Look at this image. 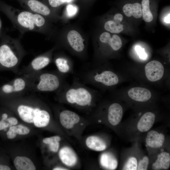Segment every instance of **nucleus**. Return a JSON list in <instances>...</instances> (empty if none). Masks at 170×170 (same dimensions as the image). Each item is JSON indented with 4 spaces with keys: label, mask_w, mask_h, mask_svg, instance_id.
<instances>
[{
    "label": "nucleus",
    "mask_w": 170,
    "mask_h": 170,
    "mask_svg": "<svg viewBox=\"0 0 170 170\" xmlns=\"http://www.w3.org/2000/svg\"><path fill=\"white\" fill-rule=\"evenodd\" d=\"M27 10L44 17L50 15L51 11L45 4L38 0H17Z\"/></svg>",
    "instance_id": "obj_10"
},
{
    "label": "nucleus",
    "mask_w": 170,
    "mask_h": 170,
    "mask_svg": "<svg viewBox=\"0 0 170 170\" xmlns=\"http://www.w3.org/2000/svg\"><path fill=\"white\" fill-rule=\"evenodd\" d=\"M6 134L7 138L9 139H13L16 137L17 134L14 129V125L9 128Z\"/></svg>",
    "instance_id": "obj_32"
},
{
    "label": "nucleus",
    "mask_w": 170,
    "mask_h": 170,
    "mask_svg": "<svg viewBox=\"0 0 170 170\" xmlns=\"http://www.w3.org/2000/svg\"><path fill=\"white\" fill-rule=\"evenodd\" d=\"M10 125L9 124L8 122H6V120L4 121L1 119L0 120V131L3 130H6V128Z\"/></svg>",
    "instance_id": "obj_35"
},
{
    "label": "nucleus",
    "mask_w": 170,
    "mask_h": 170,
    "mask_svg": "<svg viewBox=\"0 0 170 170\" xmlns=\"http://www.w3.org/2000/svg\"><path fill=\"white\" fill-rule=\"evenodd\" d=\"M78 10L77 8L75 5L69 4L66 8V12L67 16L69 17H71L74 16Z\"/></svg>",
    "instance_id": "obj_31"
},
{
    "label": "nucleus",
    "mask_w": 170,
    "mask_h": 170,
    "mask_svg": "<svg viewBox=\"0 0 170 170\" xmlns=\"http://www.w3.org/2000/svg\"><path fill=\"white\" fill-rule=\"evenodd\" d=\"M123 19V16L122 14L119 13L116 14L113 20H108L105 23V29L111 33H120L123 30V25L120 24Z\"/></svg>",
    "instance_id": "obj_16"
},
{
    "label": "nucleus",
    "mask_w": 170,
    "mask_h": 170,
    "mask_svg": "<svg viewBox=\"0 0 170 170\" xmlns=\"http://www.w3.org/2000/svg\"><path fill=\"white\" fill-rule=\"evenodd\" d=\"M123 116V109L118 103L112 104L108 109V119L109 123L113 126L118 125Z\"/></svg>",
    "instance_id": "obj_14"
},
{
    "label": "nucleus",
    "mask_w": 170,
    "mask_h": 170,
    "mask_svg": "<svg viewBox=\"0 0 170 170\" xmlns=\"http://www.w3.org/2000/svg\"><path fill=\"white\" fill-rule=\"evenodd\" d=\"M165 136L162 133H159L155 130L149 131L147 133L146 142L149 147L157 148L161 147L164 141Z\"/></svg>",
    "instance_id": "obj_17"
},
{
    "label": "nucleus",
    "mask_w": 170,
    "mask_h": 170,
    "mask_svg": "<svg viewBox=\"0 0 170 170\" xmlns=\"http://www.w3.org/2000/svg\"><path fill=\"white\" fill-rule=\"evenodd\" d=\"M149 0H142V13L144 20L146 22H150L153 19V15L150 8Z\"/></svg>",
    "instance_id": "obj_27"
},
{
    "label": "nucleus",
    "mask_w": 170,
    "mask_h": 170,
    "mask_svg": "<svg viewBox=\"0 0 170 170\" xmlns=\"http://www.w3.org/2000/svg\"><path fill=\"white\" fill-rule=\"evenodd\" d=\"M0 86V98L21 95L30 91L28 75H21Z\"/></svg>",
    "instance_id": "obj_7"
},
{
    "label": "nucleus",
    "mask_w": 170,
    "mask_h": 170,
    "mask_svg": "<svg viewBox=\"0 0 170 170\" xmlns=\"http://www.w3.org/2000/svg\"><path fill=\"white\" fill-rule=\"evenodd\" d=\"M123 11L129 17L133 16L136 18H139L142 15L141 5L138 3L126 4L123 7Z\"/></svg>",
    "instance_id": "obj_24"
},
{
    "label": "nucleus",
    "mask_w": 170,
    "mask_h": 170,
    "mask_svg": "<svg viewBox=\"0 0 170 170\" xmlns=\"http://www.w3.org/2000/svg\"><path fill=\"white\" fill-rule=\"evenodd\" d=\"M67 38L71 47L75 51L82 52L84 49L83 41L81 34L77 31L72 30L68 33Z\"/></svg>",
    "instance_id": "obj_15"
},
{
    "label": "nucleus",
    "mask_w": 170,
    "mask_h": 170,
    "mask_svg": "<svg viewBox=\"0 0 170 170\" xmlns=\"http://www.w3.org/2000/svg\"><path fill=\"white\" fill-rule=\"evenodd\" d=\"M60 140V137L57 135L44 138L43 139L42 142L48 145L50 151L55 153L59 150Z\"/></svg>",
    "instance_id": "obj_26"
},
{
    "label": "nucleus",
    "mask_w": 170,
    "mask_h": 170,
    "mask_svg": "<svg viewBox=\"0 0 170 170\" xmlns=\"http://www.w3.org/2000/svg\"><path fill=\"white\" fill-rule=\"evenodd\" d=\"M16 109L18 115L22 120L28 123H33L37 127H45L49 123V112L47 110L38 105L21 103L17 105Z\"/></svg>",
    "instance_id": "obj_6"
},
{
    "label": "nucleus",
    "mask_w": 170,
    "mask_h": 170,
    "mask_svg": "<svg viewBox=\"0 0 170 170\" xmlns=\"http://www.w3.org/2000/svg\"><path fill=\"white\" fill-rule=\"evenodd\" d=\"M149 163L148 158L144 156L143 159L140 160L138 165L137 169L138 170H146L147 169Z\"/></svg>",
    "instance_id": "obj_30"
},
{
    "label": "nucleus",
    "mask_w": 170,
    "mask_h": 170,
    "mask_svg": "<svg viewBox=\"0 0 170 170\" xmlns=\"http://www.w3.org/2000/svg\"><path fill=\"white\" fill-rule=\"evenodd\" d=\"M99 162L101 166L107 170H115L118 166V162L116 157L108 152H105L101 155Z\"/></svg>",
    "instance_id": "obj_21"
},
{
    "label": "nucleus",
    "mask_w": 170,
    "mask_h": 170,
    "mask_svg": "<svg viewBox=\"0 0 170 170\" xmlns=\"http://www.w3.org/2000/svg\"><path fill=\"white\" fill-rule=\"evenodd\" d=\"M0 45V71H10L17 74L26 52L19 39L8 38Z\"/></svg>",
    "instance_id": "obj_2"
},
{
    "label": "nucleus",
    "mask_w": 170,
    "mask_h": 170,
    "mask_svg": "<svg viewBox=\"0 0 170 170\" xmlns=\"http://www.w3.org/2000/svg\"><path fill=\"white\" fill-rule=\"evenodd\" d=\"M7 14L14 27L22 34L28 31H43L46 21L41 15L12 7L8 8Z\"/></svg>",
    "instance_id": "obj_4"
},
{
    "label": "nucleus",
    "mask_w": 170,
    "mask_h": 170,
    "mask_svg": "<svg viewBox=\"0 0 170 170\" xmlns=\"http://www.w3.org/2000/svg\"><path fill=\"white\" fill-rule=\"evenodd\" d=\"M86 146L89 149L95 151H100L106 148L105 142L99 137L94 135L88 137L85 141Z\"/></svg>",
    "instance_id": "obj_20"
},
{
    "label": "nucleus",
    "mask_w": 170,
    "mask_h": 170,
    "mask_svg": "<svg viewBox=\"0 0 170 170\" xmlns=\"http://www.w3.org/2000/svg\"><path fill=\"white\" fill-rule=\"evenodd\" d=\"M135 49L140 58L143 60L146 59L147 55L145 53L144 49L142 48L140 46H137L135 47Z\"/></svg>",
    "instance_id": "obj_33"
},
{
    "label": "nucleus",
    "mask_w": 170,
    "mask_h": 170,
    "mask_svg": "<svg viewBox=\"0 0 170 170\" xmlns=\"http://www.w3.org/2000/svg\"><path fill=\"white\" fill-rule=\"evenodd\" d=\"M54 63L57 71L60 73L66 75L68 73L73 72V67L68 60L63 57H58L54 60Z\"/></svg>",
    "instance_id": "obj_25"
},
{
    "label": "nucleus",
    "mask_w": 170,
    "mask_h": 170,
    "mask_svg": "<svg viewBox=\"0 0 170 170\" xmlns=\"http://www.w3.org/2000/svg\"><path fill=\"white\" fill-rule=\"evenodd\" d=\"M170 14L168 15L167 16H166L164 18V21L166 23H170Z\"/></svg>",
    "instance_id": "obj_38"
},
{
    "label": "nucleus",
    "mask_w": 170,
    "mask_h": 170,
    "mask_svg": "<svg viewBox=\"0 0 170 170\" xmlns=\"http://www.w3.org/2000/svg\"><path fill=\"white\" fill-rule=\"evenodd\" d=\"M14 127L16 133L19 135H26L30 132V130L28 128L21 124L14 126Z\"/></svg>",
    "instance_id": "obj_29"
},
{
    "label": "nucleus",
    "mask_w": 170,
    "mask_h": 170,
    "mask_svg": "<svg viewBox=\"0 0 170 170\" xmlns=\"http://www.w3.org/2000/svg\"><path fill=\"white\" fill-rule=\"evenodd\" d=\"M6 121L10 125L13 126L16 125L18 122L17 119L15 117H8L6 119Z\"/></svg>",
    "instance_id": "obj_36"
},
{
    "label": "nucleus",
    "mask_w": 170,
    "mask_h": 170,
    "mask_svg": "<svg viewBox=\"0 0 170 170\" xmlns=\"http://www.w3.org/2000/svg\"><path fill=\"white\" fill-rule=\"evenodd\" d=\"M155 119L154 113L148 112L144 113L137 124L138 129L140 132H145L149 130L153 126Z\"/></svg>",
    "instance_id": "obj_19"
},
{
    "label": "nucleus",
    "mask_w": 170,
    "mask_h": 170,
    "mask_svg": "<svg viewBox=\"0 0 170 170\" xmlns=\"http://www.w3.org/2000/svg\"><path fill=\"white\" fill-rule=\"evenodd\" d=\"M59 158L62 163L68 167L75 166L78 161V158L75 151L69 146H64L59 150Z\"/></svg>",
    "instance_id": "obj_12"
},
{
    "label": "nucleus",
    "mask_w": 170,
    "mask_h": 170,
    "mask_svg": "<svg viewBox=\"0 0 170 170\" xmlns=\"http://www.w3.org/2000/svg\"></svg>",
    "instance_id": "obj_40"
},
{
    "label": "nucleus",
    "mask_w": 170,
    "mask_h": 170,
    "mask_svg": "<svg viewBox=\"0 0 170 170\" xmlns=\"http://www.w3.org/2000/svg\"><path fill=\"white\" fill-rule=\"evenodd\" d=\"M128 94L132 99L141 102H146L151 97V92L149 89L142 87L132 88L129 90Z\"/></svg>",
    "instance_id": "obj_13"
},
{
    "label": "nucleus",
    "mask_w": 170,
    "mask_h": 170,
    "mask_svg": "<svg viewBox=\"0 0 170 170\" xmlns=\"http://www.w3.org/2000/svg\"><path fill=\"white\" fill-rule=\"evenodd\" d=\"M144 70L147 78L151 82L160 80L164 74V67L157 60H152L148 63L145 65Z\"/></svg>",
    "instance_id": "obj_9"
},
{
    "label": "nucleus",
    "mask_w": 170,
    "mask_h": 170,
    "mask_svg": "<svg viewBox=\"0 0 170 170\" xmlns=\"http://www.w3.org/2000/svg\"><path fill=\"white\" fill-rule=\"evenodd\" d=\"M170 166V154L163 152L158 155L157 160L152 165V168L154 170L167 169Z\"/></svg>",
    "instance_id": "obj_23"
},
{
    "label": "nucleus",
    "mask_w": 170,
    "mask_h": 170,
    "mask_svg": "<svg viewBox=\"0 0 170 170\" xmlns=\"http://www.w3.org/2000/svg\"><path fill=\"white\" fill-rule=\"evenodd\" d=\"M28 75L30 78V91L33 92L56 93L68 83L65 75L58 71L42 70Z\"/></svg>",
    "instance_id": "obj_3"
},
{
    "label": "nucleus",
    "mask_w": 170,
    "mask_h": 170,
    "mask_svg": "<svg viewBox=\"0 0 170 170\" xmlns=\"http://www.w3.org/2000/svg\"><path fill=\"white\" fill-rule=\"evenodd\" d=\"M138 162L137 159L134 157H130L124 165L123 169L126 170H137Z\"/></svg>",
    "instance_id": "obj_28"
},
{
    "label": "nucleus",
    "mask_w": 170,
    "mask_h": 170,
    "mask_svg": "<svg viewBox=\"0 0 170 170\" xmlns=\"http://www.w3.org/2000/svg\"><path fill=\"white\" fill-rule=\"evenodd\" d=\"M76 75L75 76L84 83L96 87L100 85L111 87L117 84L119 81L118 76L113 71L109 70L100 71L97 67H90Z\"/></svg>",
    "instance_id": "obj_5"
},
{
    "label": "nucleus",
    "mask_w": 170,
    "mask_h": 170,
    "mask_svg": "<svg viewBox=\"0 0 170 170\" xmlns=\"http://www.w3.org/2000/svg\"><path fill=\"white\" fill-rule=\"evenodd\" d=\"M50 5L53 8H56L64 3L63 0H48Z\"/></svg>",
    "instance_id": "obj_34"
},
{
    "label": "nucleus",
    "mask_w": 170,
    "mask_h": 170,
    "mask_svg": "<svg viewBox=\"0 0 170 170\" xmlns=\"http://www.w3.org/2000/svg\"><path fill=\"white\" fill-rule=\"evenodd\" d=\"M50 55L49 52L36 56L27 66L19 70L17 74L19 75H29L42 70L50 63Z\"/></svg>",
    "instance_id": "obj_8"
},
{
    "label": "nucleus",
    "mask_w": 170,
    "mask_h": 170,
    "mask_svg": "<svg viewBox=\"0 0 170 170\" xmlns=\"http://www.w3.org/2000/svg\"><path fill=\"white\" fill-rule=\"evenodd\" d=\"M59 117L61 125L67 130L72 129L81 120V117L77 114L67 109L61 110Z\"/></svg>",
    "instance_id": "obj_11"
},
{
    "label": "nucleus",
    "mask_w": 170,
    "mask_h": 170,
    "mask_svg": "<svg viewBox=\"0 0 170 170\" xmlns=\"http://www.w3.org/2000/svg\"><path fill=\"white\" fill-rule=\"evenodd\" d=\"M64 3L65 2H71L72 0H63Z\"/></svg>",
    "instance_id": "obj_39"
},
{
    "label": "nucleus",
    "mask_w": 170,
    "mask_h": 170,
    "mask_svg": "<svg viewBox=\"0 0 170 170\" xmlns=\"http://www.w3.org/2000/svg\"><path fill=\"white\" fill-rule=\"evenodd\" d=\"M14 163L17 170H35L36 167L32 161L25 156H17L14 159Z\"/></svg>",
    "instance_id": "obj_22"
},
{
    "label": "nucleus",
    "mask_w": 170,
    "mask_h": 170,
    "mask_svg": "<svg viewBox=\"0 0 170 170\" xmlns=\"http://www.w3.org/2000/svg\"><path fill=\"white\" fill-rule=\"evenodd\" d=\"M55 93L60 101L79 109L90 110L94 105L97 92L75 76L71 84L68 83Z\"/></svg>",
    "instance_id": "obj_1"
},
{
    "label": "nucleus",
    "mask_w": 170,
    "mask_h": 170,
    "mask_svg": "<svg viewBox=\"0 0 170 170\" xmlns=\"http://www.w3.org/2000/svg\"><path fill=\"white\" fill-rule=\"evenodd\" d=\"M53 170H68V168L64 167H54L53 168Z\"/></svg>",
    "instance_id": "obj_37"
},
{
    "label": "nucleus",
    "mask_w": 170,
    "mask_h": 170,
    "mask_svg": "<svg viewBox=\"0 0 170 170\" xmlns=\"http://www.w3.org/2000/svg\"><path fill=\"white\" fill-rule=\"evenodd\" d=\"M100 41L104 43H108L114 51H117L122 47V43L120 38L114 34L111 37L110 34L107 32L103 33L99 37Z\"/></svg>",
    "instance_id": "obj_18"
}]
</instances>
